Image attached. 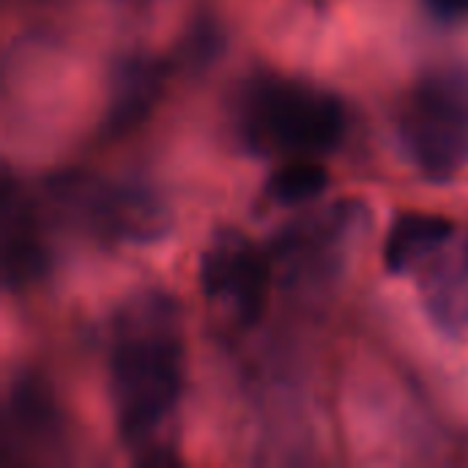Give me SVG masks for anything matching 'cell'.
<instances>
[{
    "label": "cell",
    "instance_id": "obj_11",
    "mask_svg": "<svg viewBox=\"0 0 468 468\" xmlns=\"http://www.w3.org/2000/svg\"><path fill=\"white\" fill-rule=\"evenodd\" d=\"M458 222L431 211H400L384 239V266L392 277H414L455 233Z\"/></svg>",
    "mask_w": 468,
    "mask_h": 468
},
{
    "label": "cell",
    "instance_id": "obj_5",
    "mask_svg": "<svg viewBox=\"0 0 468 468\" xmlns=\"http://www.w3.org/2000/svg\"><path fill=\"white\" fill-rule=\"evenodd\" d=\"M274 261L269 250L233 228H219L200 252L197 277L206 299L239 326H252L266 313Z\"/></svg>",
    "mask_w": 468,
    "mask_h": 468
},
{
    "label": "cell",
    "instance_id": "obj_10",
    "mask_svg": "<svg viewBox=\"0 0 468 468\" xmlns=\"http://www.w3.org/2000/svg\"><path fill=\"white\" fill-rule=\"evenodd\" d=\"M167 77L170 66L148 52H132L115 60L101 118V134L115 140L145 123L156 110L159 96L165 93Z\"/></svg>",
    "mask_w": 468,
    "mask_h": 468
},
{
    "label": "cell",
    "instance_id": "obj_2",
    "mask_svg": "<svg viewBox=\"0 0 468 468\" xmlns=\"http://www.w3.org/2000/svg\"><path fill=\"white\" fill-rule=\"evenodd\" d=\"M233 126L255 156L321 159L346 143L351 112L335 90L318 82L261 71L239 88Z\"/></svg>",
    "mask_w": 468,
    "mask_h": 468
},
{
    "label": "cell",
    "instance_id": "obj_7",
    "mask_svg": "<svg viewBox=\"0 0 468 468\" xmlns=\"http://www.w3.org/2000/svg\"><path fill=\"white\" fill-rule=\"evenodd\" d=\"M0 250H3V288L8 293L38 285L52 269V252L36 203L16 186L11 176L3 178L0 195Z\"/></svg>",
    "mask_w": 468,
    "mask_h": 468
},
{
    "label": "cell",
    "instance_id": "obj_8",
    "mask_svg": "<svg viewBox=\"0 0 468 468\" xmlns=\"http://www.w3.org/2000/svg\"><path fill=\"white\" fill-rule=\"evenodd\" d=\"M428 321L450 340L468 337V230H458L417 274Z\"/></svg>",
    "mask_w": 468,
    "mask_h": 468
},
{
    "label": "cell",
    "instance_id": "obj_14",
    "mask_svg": "<svg viewBox=\"0 0 468 468\" xmlns=\"http://www.w3.org/2000/svg\"><path fill=\"white\" fill-rule=\"evenodd\" d=\"M121 3H129V5H140V3H145V0H121Z\"/></svg>",
    "mask_w": 468,
    "mask_h": 468
},
{
    "label": "cell",
    "instance_id": "obj_13",
    "mask_svg": "<svg viewBox=\"0 0 468 468\" xmlns=\"http://www.w3.org/2000/svg\"><path fill=\"white\" fill-rule=\"evenodd\" d=\"M425 5L441 22H461V19H468V0H425Z\"/></svg>",
    "mask_w": 468,
    "mask_h": 468
},
{
    "label": "cell",
    "instance_id": "obj_4",
    "mask_svg": "<svg viewBox=\"0 0 468 468\" xmlns=\"http://www.w3.org/2000/svg\"><path fill=\"white\" fill-rule=\"evenodd\" d=\"M49 203L101 244H154L173 230L165 197L137 181L60 173L47 181Z\"/></svg>",
    "mask_w": 468,
    "mask_h": 468
},
{
    "label": "cell",
    "instance_id": "obj_9",
    "mask_svg": "<svg viewBox=\"0 0 468 468\" xmlns=\"http://www.w3.org/2000/svg\"><path fill=\"white\" fill-rule=\"evenodd\" d=\"M66 439L63 411L49 389V384L38 376L19 373L11 381L5 417H3V444L5 452L19 450L22 455H44L58 452Z\"/></svg>",
    "mask_w": 468,
    "mask_h": 468
},
{
    "label": "cell",
    "instance_id": "obj_3",
    "mask_svg": "<svg viewBox=\"0 0 468 468\" xmlns=\"http://www.w3.org/2000/svg\"><path fill=\"white\" fill-rule=\"evenodd\" d=\"M398 140L409 162L433 184L468 173V63L425 71L398 107Z\"/></svg>",
    "mask_w": 468,
    "mask_h": 468
},
{
    "label": "cell",
    "instance_id": "obj_1",
    "mask_svg": "<svg viewBox=\"0 0 468 468\" xmlns=\"http://www.w3.org/2000/svg\"><path fill=\"white\" fill-rule=\"evenodd\" d=\"M186 384V348L178 302L140 291L112 318L107 387L121 441L156 461L159 433L176 417Z\"/></svg>",
    "mask_w": 468,
    "mask_h": 468
},
{
    "label": "cell",
    "instance_id": "obj_12",
    "mask_svg": "<svg viewBox=\"0 0 468 468\" xmlns=\"http://www.w3.org/2000/svg\"><path fill=\"white\" fill-rule=\"evenodd\" d=\"M329 189V170L318 159H288L266 181V200L274 206L313 203Z\"/></svg>",
    "mask_w": 468,
    "mask_h": 468
},
{
    "label": "cell",
    "instance_id": "obj_6",
    "mask_svg": "<svg viewBox=\"0 0 468 468\" xmlns=\"http://www.w3.org/2000/svg\"><path fill=\"white\" fill-rule=\"evenodd\" d=\"M362 206L356 203H335L326 211H318L302 222L285 228L271 244L269 255L274 269L282 266L288 280H310L324 277L335 258L343 255L348 239L362 228Z\"/></svg>",
    "mask_w": 468,
    "mask_h": 468
}]
</instances>
